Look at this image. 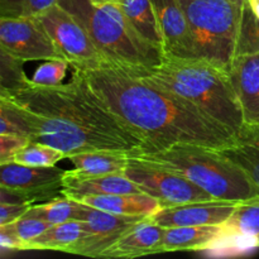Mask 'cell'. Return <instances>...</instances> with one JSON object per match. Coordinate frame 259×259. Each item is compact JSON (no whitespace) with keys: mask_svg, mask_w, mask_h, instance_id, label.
<instances>
[{"mask_svg":"<svg viewBox=\"0 0 259 259\" xmlns=\"http://www.w3.org/2000/svg\"><path fill=\"white\" fill-rule=\"evenodd\" d=\"M189 23L195 57L228 71L235 57L238 32L247 0H180Z\"/></svg>","mask_w":259,"mask_h":259,"instance_id":"8992f818","label":"cell"},{"mask_svg":"<svg viewBox=\"0 0 259 259\" xmlns=\"http://www.w3.org/2000/svg\"><path fill=\"white\" fill-rule=\"evenodd\" d=\"M35 18L42 23L72 70L94 68L105 60L80 20L58 3Z\"/></svg>","mask_w":259,"mask_h":259,"instance_id":"ba28073f","label":"cell"},{"mask_svg":"<svg viewBox=\"0 0 259 259\" xmlns=\"http://www.w3.org/2000/svg\"><path fill=\"white\" fill-rule=\"evenodd\" d=\"M73 200V199H72ZM89 206L120 215L151 217L161 207L158 200L144 192L116 195H88L75 199Z\"/></svg>","mask_w":259,"mask_h":259,"instance_id":"ac0fdd59","label":"cell"},{"mask_svg":"<svg viewBox=\"0 0 259 259\" xmlns=\"http://www.w3.org/2000/svg\"><path fill=\"white\" fill-rule=\"evenodd\" d=\"M86 28L105 60L133 68L156 67L164 53L141 37L115 0H58Z\"/></svg>","mask_w":259,"mask_h":259,"instance_id":"5b68a950","label":"cell"},{"mask_svg":"<svg viewBox=\"0 0 259 259\" xmlns=\"http://www.w3.org/2000/svg\"><path fill=\"white\" fill-rule=\"evenodd\" d=\"M70 63L65 60H48L35 70L32 81L39 85H60L65 80Z\"/></svg>","mask_w":259,"mask_h":259,"instance_id":"f1b7e54d","label":"cell"},{"mask_svg":"<svg viewBox=\"0 0 259 259\" xmlns=\"http://www.w3.org/2000/svg\"><path fill=\"white\" fill-rule=\"evenodd\" d=\"M32 204H2L0 202V225L12 224L24 217Z\"/></svg>","mask_w":259,"mask_h":259,"instance_id":"d6a6232c","label":"cell"},{"mask_svg":"<svg viewBox=\"0 0 259 259\" xmlns=\"http://www.w3.org/2000/svg\"><path fill=\"white\" fill-rule=\"evenodd\" d=\"M225 238L224 225L166 228L159 253L200 252L209 249Z\"/></svg>","mask_w":259,"mask_h":259,"instance_id":"e0dca14e","label":"cell"},{"mask_svg":"<svg viewBox=\"0 0 259 259\" xmlns=\"http://www.w3.org/2000/svg\"><path fill=\"white\" fill-rule=\"evenodd\" d=\"M129 154L126 152L94 151L72 154L68 157L75 171L82 175H106L121 174L125 171L129 162Z\"/></svg>","mask_w":259,"mask_h":259,"instance_id":"ffe728a7","label":"cell"},{"mask_svg":"<svg viewBox=\"0 0 259 259\" xmlns=\"http://www.w3.org/2000/svg\"><path fill=\"white\" fill-rule=\"evenodd\" d=\"M146 218L141 215L114 214L80 202L77 220L82 223L88 235L76 242L67 253L100 258L123 233Z\"/></svg>","mask_w":259,"mask_h":259,"instance_id":"8fae6325","label":"cell"},{"mask_svg":"<svg viewBox=\"0 0 259 259\" xmlns=\"http://www.w3.org/2000/svg\"><path fill=\"white\" fill-rule=\"evenodd\" d=\"M29 143L25 137L13 134H0V164L13 162L18 152Z\"/></svg>","mask_w":259,"mask_h":259,"instance_id":"1f68e13d","label":"cell"},{"mask_svg":"<svg viewBox=\"0 0 259 259\" xmlns=\"http://www.w3.org/2000/svg\"><path fill=\"white\" fill-rule=\"evenodd\" d=\"M65 158H67V157L60 149L48 146V144L29 141L27 146L23 147L18 152L13 162L25 164V166L51 167L56 166L58 162Z\"/></svg>","mask_w":259,"mask_h":259,"instance_id":"cb8c5ba5","label":"cell"},{"mask_svg":"<svg viewBox=\"0 0 259 259\" xmlns=\"http://www.w3.org/2000/svg\"><path fill=\"white\" fill-rule=\"evenodd\" d=\"M166 56L194 58V43L180 0H152Z\"/></svg>","mask_w":259,"mask_h":259,"instance_id":"4fadbf2b","label":"cell"},{"mask_svg":"<svg viewBox=\"0 0 259 259\" xmlns=\"http://www.w3.org/2000/svg\"><path fill=\"white\" fill-rule=\"evenodd\" d=\"M19 58L0 50V93H13L24 88L30 81Z\"/></svg>","mask_w":259,"mask_h":259,"instance_id":"484cf974","label":"cell"},{"mask_svg":"<svg viewBox=\"0 0 259 259\" xmlns=\"http://www.w3.org/2000/svg\"><path fill=\"white\" fill-rule=\"evenodd\" d=\"M239 55H259V18L253 13L248 0L243 8L235 47V56Z\"/></svg>","mask_w":259,"mask_h":259,"instance_id":"d4e9b609","label":"cell"},{"mask_svg":"<svg viewBox=\"0 0 259 259\" xmlns=\"http://www.w3.org/2000/svg\"><path fill=\"white\" fill-rule=\"evenodd\" d=\"M27 124L29 141L60 149L66 157L94 151L134 153L142 139L91 89L80 70L60 85L29 82L0 93Z\"/></svg>","mask_w":259,"mask_h":259,"instance_id":"7a4b0ae2","label":"cell"},{"mask_svg":"<svg viewBox=\"0 0 259 259\" xmlns=\"http://www.w3.org/2000/svg\"><path fill=\"white\" fill-rule=\"evenodd\" d=\"M88 235L83 224L78 220L52 225L39 237L27 243V250H56L67 253L76 242Z\"/></svg>","mask_w":259,"mask_h":259,"instance_id":"44dd1931","label":"cell"},{"mask_svg":"<svg viewBox=\"0 0 259 259\" xmlns=\"http://www.w3.org/2000/svg\"><path fill=\"white\" fill-rule=\"evenodd\" d=\"M58 0H0V18L37 17Z\"/></svg>","mask_w":259,"mask_h":259,"instance_id":"83f0119b","label":"cell"},{"mask_svg":"<svg viewBox=\"0 0 259 259\" xmlns=\"http://www.w3.org/2000/svg\"><path fill=\"white\" fill-rule=\"evenodd\" d=\"M250 8H252L253 13L259 18V0H248Z\"/></svg>","mask_w":259,"mask_h":259,"instance_id":"e575fe53","label":"cell"},{"mask_svg":"<svg viewBox=\"0 0 259 259\" xmlns=\"http://www.w3.org/2000/svg\"><path fill=\"white\" fill-rule=\"evenodd\" d=\"M0 50L23 62L65 60L35 17L0 18Z\"/></svg>","mask_w":259,"mask_h":259,"instance_id":"30bf717a","label":"cell"},{"mask_svg":"<svg viewBox=\"0 0 259 259\" xmlns=\"http://www.w3.org/2000/svg\"><path fill=\"white\" fill-rule=\"evenodd\" d=\"M124 174L138 185L142 192L158 200L161 207L215 200L211 195L182 175L147 163L131 154Z\"/></svg>","mask_w":259,"mask_h":259,"instance_id":"9c48e42d","label":"cell"},{"mask_svg":"<svg viewBox=\"0 0 259 259\" xmlns=\"http://www.w3.org/2000/svg\"><path fill=\"white\" fill-rule=\"evenodd\" d=\"M65 172L56 166L0 164V202L33 205L62 197Z\"/></svg>","mask_w":259,"mask_h":259,"instance_id":"52a82bcc","label":"cell"},{"mask_svg":"<svg viewBox=\"0 0 259 259\" xmlns=\"http://www.w3.org/2000/svg\"><path fill=\"white\" fill-rule=\"evenodd\" d=\"M239 201L206 200L175 206L159 207L152 219L163 228L197 227V225H224L234 212Z\"/></svg>","mask_w":259,"mask_h":259,"instance_id":"7c38bea8","label":"cell"},{"mask_svg":"<svg viewBox=\"0 0 259 259\" xmlns=\"http://www.w3.org/2000/svg\"><path fill=\"white\" fill-rule=\"evenodd\" d=\"M131 156L182 175L215 200L243 201L259 196V187L247 172L220 149L179 143L161 151Z\"/></svg>","mask_w":259,"mask_h":259,"instance_id":"277c9868","label":"cell"},{"mask_svg":"<svg viewBox=\"0 0 259 259\" xmlns=\"http://www.w3.org/2000/svg\"><path fill=\"white\" fill-rule=\"evenodd\" d=\"M0 245L2 249L27 250V243L18 237L10 225H0Z\"/></svg>","mask_w":259,"mask_h":259,"instance_id":"836d02e7","label":"cell"},{"mask_svg":"<svg viewBox=\"0 0 259 259\" xmlns=\"http://www.w3.org/2000/svg\"><path fill=\"white\" fill-rule=\"evenodd\" d=\"M0 134H13L29 139L25 121L17 110L4 100H0Z\"/></svg>","mask_w":259,"mask_h":259,"instance_id":"f546056e","label":"cell"},{"mask_svg":"<svg viewBox=\"0 0 259 259\" xmlns=\"http://www.w3.org/2000/svg\"><path fill=\"white\" fill-rule=\"evenodd\" d=\"M166 228L157 224L151 217L141 220L120 235L100 258H137L159 253Z\"/></svg>","mask_w":259,"mask_h":259,"instance_id":"9a60e30c","label":"cell"},{"mask_svg":"<svg viewBox=\"0 0 259 259\" xmlns=\"http://www.w3.org/2000/svg\"><path fill=\"white\" fill-rule=\"evenodd\" d=\"M224 228L227 237L242 238L253 247H259V196L239 201Z\"/></svg>","mask_w":259,"mask_h":259,"instance_id":"7402d4cb","label":"cell"},{"mask_svg":"<svg viewBox=\"0 0 259 259\" xmlns=\"http://www.w3.org/2000/svg\"><path fill=\"white\" fill-rule=\"evenodd\" d=\"M7 225H10V228L17 233L18 237L22 240H24L25 243H28L34 239V238L39 237L42 233L50 229L53 224H51V223L46 222L43 219H39V218L24 215L20 219H18L17 222Z\"/></svg>","mask_w":259,"mask_h":259,"instance_id":"4dcf8cb0","label":"cell"},{"mask_svg":"<svg viewBox=\"0 0 259 259\" xmlns=\"http://www.w3.org/2000/svg\"><path fill=\"white\" fill-rule=\"evenodd\" d=\"M142 192L138 185L121 174L82 175L75 169L66 171L63 176V196L70 199L88 196V195H116Z\"/></svg>","mask_w":259,"mask_h":259,"instance_id":"2e32d148","label":"cell"},{"mask_svg":"<svg viewBox=\"0 0 259 259\" xmlns=\"http://www.w3.org/2000/svg\"><path fill=\"white\" fill-rule=\"evenodd\" d=\"M228 73L242 106L244 124L259 125V55L235 56Z\"/></svg>","mask_w":259,"mask_h":259,"instance_id":"5bb4252c","label":"cell"},{"mask_svg":"<svg viewBox=\"0 0 259 259\" xmlns=\"http://www.w3.org/2000/svg\"><path fill=\"white\" fill-rule=\"evenodd\" d=\"M134 29L149 45L163 52V40L152 0H115Z\"/></svg>","mask_w":259,"mask_h":259,"instance_id":"d6986e66","label":"cell"},{"mask_svg":"<svg viewBox=\"0 0 259 259\" xmlns=\"http://www.w3.org/2000/svg\"><path fill=\"white\" fill-rule=\"evenodd\" d=\"M78 210H80V202L70 197L62 196L39 205L33 204L25 215L39 218L56 225L71 220H77Z\"/></svg>","mask_w":259,"mask_h":259,"instance_id":"603a6c76","label":"cell"},{"mask_svg":"<svg viewBox=\"0 0 259 259\" xmlns=\"http://www.w3.org/2000/svg\"><path fill=\"white\" fill-rule=\"evenodd\" d=\"M224 156L232 159L240 168L244 169L248 176L259 187V147L249 142L239 141L235 146L220 149Z\"/></svg>","mask_w":259,"mask_h":259,"instance_id":"4316f807","label":"cell"},{"mask_svg":"<svg viewBox=\"0 0 259 259\" xmlns=\"http://www.w3.org/2000/svg\"><path fill=\"white\" fill-rule=\"evenodd\" d=\"M136 75L148 82L177 94L237 133L244 126L242 106L229 73L204 58L163 56L156 67L133 68Z\"/></svg>","mask_w":259,"mask_h":259,"instance_id":"3957f363","label":"cell"},{"mask_svg":"<svg viewBox=\"0 0 259 259\" xmlns=\"http://www.w3.org/2000/svg\"><path fill=\"white\" fill-rule=\"evenodd\" d=\"M80 71L91 89L142 139L143 148L134 153L179 143L214 149L239 143L234 131L191 101L141 78L125 65L104 60L96 67Z\"/></svg>","mask_w":259,"mask_h":259,"instance_id":"6da1fadb","label":"cell"}]
</instances>
